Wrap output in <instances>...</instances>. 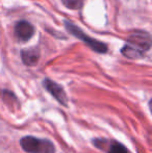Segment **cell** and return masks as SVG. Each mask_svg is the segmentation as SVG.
<instances>
[{
	"label": "cell",
	"mask_w": 152,
	"mask_h": 153,
	"mask_svg": "<svg viewBox=\"0 0 152 153\" xmlns=\"http://www.w3.org/2000/svg\"><path fill=\"white\" fill-rule=\"evenodd\" d=\"M20 146L27 153H55V147L52 142L33 135L23 137L20 140Z\"/></svg>",
	"instance_id": "cell-2"
},
{
	"label": "cell",
	"mask_w": 152,
	"mask_h": 153,
	"mask_svg": "<svg viewBox=\"0 0 152 153\" xmlns=\"http://www.w3.org/2000/svg\"><path fill=\"white\" fill-rule=\"evenodd\" d=\"M43 85L46 89V91L50 93L51 96L55 99L59 103H61L63 106H68V96L67 93L64 90V88L61 85H59L55 81L51 79H45L43 81Z\"/></svg>",
	"instance_id": "cell-4"
},
{
	"label": "cell",
	"mask_w": 152,
	"mask_h": 153,
	"mask_svg": "<svg viewBox=\"0 0 152 153\" xmlns=\"http://www.w3.org/2000/svg\"><path fill=\"white\" fill-rule=\"evenodd\" d=\"M151 47V36L148 32L136 30L128 36L127 42L122 48V54L127 59H142Z\"/></svg>",
	"instance_id": "cell-1"
},
{
	"label": "cell",
	"mask_w": 152,
	"mask_h": 153,
	"mask_svg": "<svg viewBox=\"0 0 152 153\" xmlns=\"http://www.w3.org/2000/svg\"><path fill=\"white\" fill-rule=\"evenodd\" d=\"M65 25L67 30L71 34H73L75 38L79 39L80 41H82L85 45L90 47L92 50H94L95 52L98 53H106L108 52V46L104 43L100 42V41L96 40L94 38H91L90 36H87V33H85L78 26H76L75 24H73L72 22L69 21H65Z\"/></svg>",
	"instance_id": "cell-3"
},
{
	"label": "cell",
	"mask_w": 152,
	"mask_h": 153,
	"mask_svg": "<svg viewBox=\"0 0 152 153\" xmlns=\"http://www.w3.org/2000/svg\"><path fill=\"white\" fill-rule=\"evenodd\" d=\"M21 57L24 65L28 67H33L38 64L40 59V51L38 48H28L24 49L21 52Z\"/></svg>",
	"instance_id": "cell-7"
},
{
	"label": "cell",
	"mask_w": 152,
	"mask_h": 153,
	"mask_svg": "<svg viewBox=\"0 0 152 153\" xmlns=\"http://www.w3.org/2000/svg\"><path fill=\"white\" fill-rule=\"evenodd\" d=\"M62 2L66 7L72 10H80L85 4V0H62Z\"/></svg>",
	"instance_id": "cell-8"
},
{
	"label": "cell",
	"mask_w": 152,
	"mask_h": 153,
	"mask_svg": "<svg viewBox=\"0 0 152 153\" xmlns=\"http://www.w3.org/2000/svg\"><path fill=\"white\" fill-rule=\"evenodd\" d=\"M108 146H105L103 143H102L101 139H96L93 140V144L99 149H102V148H106V151L108 153H131L125 146L122 143L117 141H110L108 142Z\"/></svg>",
	"instance_id": "cell-6"
},
{
	"label": "cell",
	"mask_w": 152,
	"mask_h": 153,
	"mask_svg": "<svg viewBox=\"0 0 152 153\" xmlns=\"http://www.w3.org/2000/svg\"><path fill=\"white\" fill-rule=\"evenodd\" d=\"M15 34L22 42L29 41L35 34V27L27 21H20L15 26Z\"/></svg>",
	"instance_id": "cell-5"
}]
</instances>
